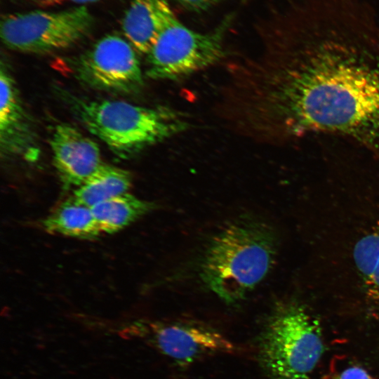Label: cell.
Masks as SVG:
<instances>
[{"mask_svg":"<svg viewBox=\"0 0 379 379\" xmlns=\"http://www.w3.org/2000/svg\"><path fill=\"white\" fill-rule=\"evenodd\" d=\"M44 1H51V2H57V1H60L62 0H44Z\"/></svg>","mask_w":379,"mask_h":379,"instance_id":"cell-19","label":"cell"},{"mask_svg":"<svg viewBox=\"0 0 379 379\" xmlns=\"http://www.w3.org/2000/svg\"><path fill=\"white\" fill-rule=\"evenodd\" d=\"M135 51L127 39L115 34L107 35L80 57L77 64V76L97 89L135 91L143 84Z\"/></svg>","mask_w":379,"mask_h":379,"instance_id":"cell-7","label":"cell"},{"mask_svg":"<svg viewBox=\"0 0 379 379\" xmlns=\"http://www.w3.org/2000/svg\"><path fill=\"white\" fill-rule=\"evenodd\" d=\"M154 204L126 193L91 207L101 232L114 233L151 211Z\"/></svg>","mask_w":379,"mask_h":379,"instance_id":"cell-14","label":"cell"},{"mask_svg":"<svg viewBox=\"0 0 379 379\" xmlns=\"http://www.w3.org/2000/svg\"><path fill=\"white\" fill-rule=\"evenodd\" d=\"M93 23L84 6L59 12L34 11L6 15L0 34L10 49L46 53L71 46L88 34Z\"/></svg>","mask_w":379,"mask_h":379,"instance_id":"cell-5","label":"cell"},{"mask_svg":"<svg viewBox=\"0 0 379 379\" xmlns=\"http://www.w3.org/2000/svg\"><path fill=\"white\" fill-rule=\"evenodd\" d=\"M326 379H376L364 366L352 362H348L340 368L331 370Z\"/></svg>","mask_w":379,"mask_h":379,"instance_id":"cell-16","label":"cell"},{"mask_svg":"<svg viewBox=\"0 0 379 379\" xmlns=\"http://www.w3.org/2000/svg\"><path fill=\"white\" fill-rule=\"evenodd\" d=\"M324 352L319 321L296 302L277 306L258 338V361L268 379H310Z\"/></svg>","mask_w":379,"mask_h":379,"instance_id":"cell-3","label":"cell"},{"mask_svg":"<svg viewBox=\"0 0 379 379\" xmlns=\"http://www.w3.org/2000/svg\"><path fill=\"white\" fill-rule=\"evenodd\" d=\"M0 89L1 153L18 155L28 152L29 154L32 150L33 133L14 80L4 65L0 72Z\"/></svg>","mask_w":379,"mask_h":379,"instance_id":"cell-10","label":"cell"},{"mask_svg":"<svg viewBox=\"0 0 379 379\" xmlns=\"http://www.w3.org/2000/svg\"><path fill=\"white\" fill-rule=\"evenodd\" d=\"M221 31L201 33L178 20L166 28L147 54V74L154 79H174L201 70L222 56Z\"/></svg>","mask_w":379,"mask_h":379,"instance_id":"cell-6","label":"cell"},{"mask_svg":"<svg viewBox=\"0 0 379 379\" xmlns=\"http://www.w3.org/2000/svg\"><path fill=\"white\" fill-rule=\"evenodd\" d=\"M353 258L366 293L379 303V222L357 241Z\"/></svg>","mask_w":379,"mask_h":379,"instance_id":"cell-15","label":"cell"},{"mask_svg":"<svg viewBox=\"0 0 379 379\" xmlns=\"http://www.w3.org/2000/svg\"><path fill=\"white\" fill-rule=\"evenodd\" d=\"M51 146L54 166L66 187H79L102 164L98 145L69 124L55 126Z\"/></svg>","mask_w":379,"mask_h":379,"instance_id":"cell-9","label":"cell"},{"mask_svg":"<svg viewBox=\"0 0 379 379\" xmlns=\"http://www.w3.org/2000/svg\"><path fill=\"white\" fill-rule=\"evenodd\" d=\"M177 20L168 0H132L122 29L134 48L147 55L161 32Z\"/></svg>","mask_w":379,"mask_h":379,"instance_id":"cell-11","label":"cell"},{"mask_svg":"<svg viewBox=\"0 0 379 379\" xmlns=\"http://www.w3.org/2000/svg\"><path fill=\"white\" fill-rule=\"evenodd\" d=\"M45 230L50 233L79 239H91L101 232L91 208L73 198L56 208L42 222Z\"/></svg>","mask_w":379,"mask_h":379,"instance_id":"cell-13","label":"cell"},{"mask_svg":"<svg viewBox=\"0 0 379 379\" xmlns=\"http://www.w3.org/2000/svg\"><path fill=\"white\" fill-rule=\"evenodd\" d=\"M74 2H77V3H79V4H86V3H91V2H95V1H100V0H71Z\"/></svg>","mask_w":379,"mask_h":379,"instance_id":"cell-18","label":"cell"},{"mask_svg":"<svg viewBox=\"0 0 379 379\" xmlns=\"http://www.w3.org/2000/svg\"><path fill=\"white\" fill-rule=\"evenodd\" d=\"M149 341L179 366H187L215 354L231 353L234 345L223 334L206 325L192 321L152 324Z\"/></svg>","mask_w":379,"mask_h":379,"instance_id":"cell-8","label":"cell"},{"mask_svg":"<svg viewBox=\"0 0 379 379\" xmlns=\"http://www.w3.org/2000/svg\"><path fill=\"white\" fill-rule=\"evenodd\" d=\"M187 8L195 11L206 10L219 0H178Z\"/></svg>","mask_w":379,"mask_h":379,"instance_id":"cell-17","label":"cell"},{"mask_svg":"<svg viewBox=\"0 0 379 379\" xmlns=\"http://www.w3.org/2000/svg\"><path fill=\"white\" fill-rule=\"evenodd\" d=\"M85 127L117 157L127 159L182 131L186 121L166 107H147L120 100H74Z\"/></svg>","mask_w":379,"mask_h":379,"instance_id":"cell-4","label":"cell"},{"mask_svg":"<svg viewBox=\"0 0 379 379\" xmlns=\"http://www.w3.org/2000/svg\"><path fill=\"white\" fill-rule=\"evenodd\" d=\"M291 16L264 80L269 131L341 135L379 161V14L364 0H301Z\"/></svg>","mask_w":379,"mask_h":379,"instance_id":"cell-1","label":"cell"},{"mask_svg":"<svg viewBox=\"0 0 379 379\" xmlns=\"http://www.w3.org/2000/svg\"><path fill=\"white\" fill-rule=\"evenodd\" d=\"M276 250L275 234L267 224L241 216L210 239L199 261V277L225 302H238L268 274Z\"/></svg>","mask_w":379,"mask_h":379,"instance_id":"cell-2","label":"cell"},{"mask_svg":"<svg viewBox=\"0 0 379 379\" xmlns=\"http://www.w3.org/2000/svg\"><path fill=\"white\" fill-rule=\"evenodd\" d=\"M132 182L131 173L122 168L102 164L74 191L73 199L90 208L115 197L128 193Z\"/></svg>","mask_w":379,"mask_h":379,"instance_id":"cell-12","label":"cell"}]
</instances>
